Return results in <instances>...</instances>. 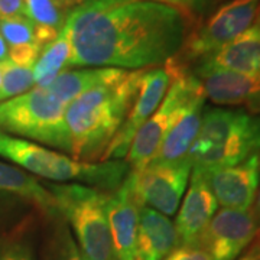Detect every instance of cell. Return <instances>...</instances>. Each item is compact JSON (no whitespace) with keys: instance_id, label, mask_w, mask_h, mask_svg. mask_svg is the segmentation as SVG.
Here are the masks:
<instances>
[{"instance_id":"5b68a950","label":"cell","mask_w":260,"mask_h":260,"mask_svg":"<svg viewBox=\"0 0 260 260\" xmlns=\"http://www.w3.org/2000/svg\"><path fill=\"white\" fill-rule=\"evenodd\" d=\"M65 110L67 106L56 95L34 87L28 93L0 102V132L71 153Z\"/></svg>"},{"instance_id":"f1b7e54d","label":"cell","mask_w":260,"mask_h":260,"mask_svg":"<svg viewBox=\"0 0 260 260\" xmlns=\"http://www.w3.org/2000/svg\"><path fill=\"white\" fill-rule=\"evenodd\" d=\"M26 16L23 0H0V18Z\"/></svg>"},{"instance_id":"484cf974","label":"cell","mask_w":260,"mask_h":260,"mask_svg":"<svg viewBox=\"0 0 260 260\" xmlns=\"http://www.w3.org/2000/svg\"><path fill=\"white\" fill-rule=\"evenodd\" d=\"M26 232L25 225H22L12 234L0 237V260H35L32 247L26 240Z\"/></svg>"},{"instance_id":"e0dca14e","label":"cell","mask_w":260,"mask_h":260,"mask_svg":"<svg viewBox=\"0 0 260 260\" xmlns=\"http://www.w3.org/2000/svg\"><path fill=\"white\" fill-rule=\"evenodd\" d=\"M205 94L201 91L186 104L184 112L178 117L172 129L162 142L158 153L150 162L158 164H182L189 160V150L194 145L201 127L204 114Z\"/></svg>"},{"instance_id":"cb8c5ba5","label":"cell","mask_w":260,"mask_h":260,"mask_svg":"<svg viewBox=\"0 0 260 260\" xmlns=\"http://www.w3.org/2000/svg\"><path fill=\"white\" fill-rule=\"evenodd\" d=\"M0 34L9 49L38 47L44 48L37 39V25L28 16L0 18Z\"/></svg>"},{"instance_id":"7402d4cb","label":"cell","mask_w":260,"mask_h":260,"mask_svg":"<svg viewBox=\"0 0 260 260\" xmlns=\"http://www.w3.org/2000/svg\"><path fill=\"white\" fill-rule=\"evenodd\" d=\"M23 3L26 16L38 28L51 29L58 34L64 29L71 9L78 5L68 0H23Z\"/></svg>"},{"instance_id":"d6a6232c","label":"cell","mask_w":260,"mask_h":260,"mask_svg":"<svg viewBox=\"0 0 260 260\" xmlns=\"http://www.w3.org/2000/svg\"><path fill=\"white\" fill-rule=\"evenodd\" d=\"M256 204H254V208H253V213H254V217H256V220H257V223H260V189L257 195H256Z\"/></svg>"},{"instance_id":"603a6c76","label":"cell","mask_w":260,"mask_h":260,"mask_svg":"<svg viewBox=\"0 0 260 260\" xmlns=\"http://www.w3.org/2000/svg\"><path fill=\"white\" fill-rule=\"evenodd\" d=\"M51 230L48 236V260H90L73 239L70 225L62 215L47 220Z\"/></svg>"},{"instance_id":"e575fe53","label":"cell","mask_w":260,"mask_h":260,"mask_svg":"<svg viewBox=\"0 0 260 260\" xmlns=\"http://www.w3.org/2000/svg\"><path fill=\"white\" fill-rule=\"evenodd\" d=\"M68 2H74V3H80L81 0H68Z\"/></svg>"},{"instance_id":"d6986e66","label":"cell","mask_w":260,"mask_h":260,"mask_svg":"<svg viewBox=\"0 0 260 260\" xmlns=\"http://www.w3.org/2000/svg\"><path fill=\"white\" fill-rule=\"evenodd\" d=\"M179 244L175 224L167 215L149 207H140L138 260H164Z\"/></svg>"},{"instance_id":"2e32d148","label":"cell","mask_w":260,"mask_h":260,"mask_svg":"<svg viewBox=\"0 0 260 260\" xmlns=\"http://www.w3.org/2000/svg\"><path fill=\"white\" fill-rule=\"evenodd\" d=\"M194 67L217 68L260 80V26L253 25L230 44Z\"/></svg>"},{"instance_id":"f546056e","label":"cell","mask_w":260,"mask_h":260,"mask_svg":"<svg viewBox=\"0 0 260 260\" xmlns=\"http://www.w3.org/2000/svg\"><path fill=\"white\" fill-rule=\"evenodd\" d=\"M240 260H260V230H257L253 242L249 244L247 250L240 257Z\"/></svg>"},{"instance_id":"ac0fdd59","label":"cell","mask_w":260,"mask_h":260,"mask_svg":"<svg viewBox=\"0 0 260 260\" xmlns=\"http://www.w3.org/2000/svg\"><path fill=\"white\" fill-rule=\"evenodd\" d=\"M0 192L18 197L25 204L30 205L45 220L59 217L56 201L45 184L39 182L22 168L0 160Z\"/></svg>"},{"instance_id":"8fae6325","label":"cell","mask_w":260,"mask_h":260,"mask_svg":"<svg viewBox=\"0 0 260 260\" xmlns=\"http://www.w3.org/2000/svg\"><path fill=\"white\" fill-rule=\"evenodd\" d=\"M257 224L253 210L223 208L215 213L198 244L211 260H237L253 242L259 230Z\"/></svg>"},{"instance_id":"9c48e42d","label":"cell","mask_w":260,"mask_h":260,"mask_svg":"<svg viewBox=\"0 0 260 260\" xmlns=\"http://www.w3.org/2000/svg\"><path fill=\"white\" fill-rule=\"evenodd\" d=\"M191 162H149L140 169H130L127 178L140 207H149L164 215L177 213L191 177Z\"/></svg>"},{"instance_id":"ba28073f","label":"cell","mask_w":260,"mask_h":260,"mask_svg":"<svg viewBox=\"0 0 260 260\" xmlns=\"http://www.w3.org/2000/svg\"><path fill=\"white\" fill-rule=\"evenodd\" d=\"M260 0H230L220 5L204 22L198 23L174 59L178 64L198 62L230 44L259 18Z\"/></svg>"},{"instance_id":"d590c367","label":"cell","mask_w":260,"mask_h":260,"mask_svg":"<svg viewBox=\"0 0 260 260\" xmlns=\"http://www.w3.org/2000/svg\"><path fill=\"white\" fill-rule=\"evenodd\" d=\"M257 25H259V26H260V15H259V23H257Z\"/></svg>"},{"instance_id":"52a82bcc","label":"cell","mask_w":260,"mask_h":260,"mask_svg":"<svg viewBox=\"0 0 260 260\" xmlns=\"http://www.w3.org/2000/svg\"><path fill=\"white\" fill-rule=\"evenodd\" d=\"M165 65L172 74L169 90L156 112L140 127L126 155V162L130 169L135 171L148 165L155 158L162 142L184 112L186 104L203 91L200 80L189 68L178 64L175 59L168 61Z\"/></svg>"},{"instance_id":"4fadbf2b","label":"cell","mask_w":260,"mask_h":260,"mask_svg":"<svg viewBox=\"0 0 260 260\" xmlns=\"http://www.w3.org/2000/svg\"><path fill=\"white\" fill-rule=\"evenodd\" d=\"M104 208L117 260H138L140 205L132 192L129 178L114 191L106 192Z\"/></svg>"},{"instance_id":"9a60e30c","label":"cell","mask_w":260,"mask_h":260,"mask_svg":"<svg viewBox=\"0 0 260 260\" xmlns=\"http://www.w3.org/2000/svg\"><path fill=\"white\" fill-rule=\"evenodd\" d=\"M191 184L184 195L175 220L181 244H198L201 234L217 213L218 203L205 178L191 171Z\"/></svg>"},{"instance_id":"6da1fadb","label":"cell","mask_w":260,"mask_h":260,"mask_svg":"<svg viewBox=\"0 0 260 260\" xmlns=\"http://www.w3.org/2000/svg\"><path fill=\"white\" fill-rule=\"evenodd\" d=\"M198 23L185 12L150 0H81L64 30L70 67L138 71L162 67L182 51Z\"/></svg>"},{"instance_id":"5bb4252c","label":"cell","mask_w":260,"mask_h":260,"mask_svg":"<svg viewBox=\"0 0 260 260\" xmlns=\"http://www.w3.org/2000/svg\"><path fill=\"white\" fill-rule=\"evenodd\" d=\"M205 99L217 106H243L247 113L260 116V80L217 68L194 67Z\"/></svg>"},{"instance_id":"83f0119b","label":"cell","mask_w":260,"mask_h":260,"mask_svg":"<svg viewBox=\"0 0 260 260\" xmlns=\"http://www.w3.org/2000/svg\"><path fill=\"white\" fill-rule=\"evenodd\" d=\"M164 260H211L200 244H179Z\"/></svg>"},{"instance_id":"30bf717a","label":"cell","mask_w":260,"mask_h":260,"mask_svg":"<svg viewBox=\"0 0 260 260\" xmlns=\"http://www.w3.org/2000/svg\"><path fill=\"white\" fill-rule=\"evenodd\" d=\"M171 81H172V74L167 65L142 70L139 90L133 102V106L117 135L112 140L110 146L106 150L102 162L120 160L126 158L130 145L140 127L150 119V116L156 112L159 104L165 99Z\"/></svg>"},{"instance_id":"d4e9b609","label":"cell","mask_w":260,"mask_h":260,"mask_svg":"<svg viewBox=\"0 0 260 260\" xmlns=\"http://www.w3.org/2000/svg\"><path fill=\"white\" fill-rule=\"evenodd\" d=\"M2 70V93L0 102L18 97L20 94L28 93L35 87L34 71L29 67H20L6 59L0 62Z\"/></svg>"},{"instance_id":"3957f363","label":"cell","mask_w":260,"mask_h":260,"mask_svg":"<svg viewBox=\"0 0 260 260\" xmlns=\"http://www.w3.org/2000/svg\"><path fill=\"white\" fill-rule=\"evenodd\" d=\"M0 158L16 164L30 175L56 184H83L110 192L121 185L130 172L126 160L81 162L62 152L0 132Z\"/></svg>"},{"instance_id":"8992f818","label":"cell","mask_w":260,"mask_h":260,"mask_svg":"<svg viewBox=\"0 0 260 260\" xmlns=\"http://www.w3.org/2000/svg\"><path fill=\"white\" fill-rule=\"evenodd\" d=\"M64 220L74 230L78 247L90 260H117L104 208L106 192L83 184H45Z\"/></svg>"},{"instance_id":"7a4b0ae2","label":"cell","mask_w":260,"mask_h":260,"mask_svg":"<svg viewBox=\"0 0 260 260\" xmlns=\"http://www.w3.org/2000/svg\"><path fill=\"white\" fill-rule=\"evenodd\" d=\"M140 74L142 70L127 71L120 80L95 87L67 106L65 120L73 158L102 162L133 106Z\"/></svg>"},{"instance_id":"44dd1931","label":"cell","mask_w":260,"mask_h":260,"mask_svg":"<svg viewBox=\"0 0 260 260\" xmlns=\"http://www.w3.org/2000/svg\"><path fill=\"white\" fill-rule=\"evenodd\" d=\"M71 55L73 49L70 39L64 30H61V34L54 41L42 48L37 62L32 68L35 87L45 88L61 71L70 68Z\"/></svg>"},{"instance_id":"1f68e13d","label":"cell","mask_w":260,"mask_h":260,"mask_svg":"<svg viewBox=\"0 0 260 260\" xmlns=\"http://www.w3.org/2000/svg\"><path fill=\"white\" fill-rule=\"evenodd\" d=\"M6 59H9V47L0 34V62H3Z\"/></svg>"},{"instance_id":"836d02e7","label":"cell","mask_w":260,"mask_h":260,"mask_svg":"<svg viewBox=\"0 0 260 260\" xmlns=\"http://www.w3.org/2000/svg\"><path fill=\"white\" fill-rule=\"evenodd\" d=\"M0 93H2V70H0Z\"/></svg>"},{"instance_id":"4316f807","label":"cell","mask_w":260,"mask_h":260,"mask_svg":"<svg viewBox=\"0 0 260 260\" xmlns=\"http://www.w3.org/2000/svg\"><path fill=\"white\" fill-rule=\"evenodd\" d=\"M150 2H158V3L174 6L185 12L197 23H200L203 18H205L207 15H211L217 9V5L221 0H150Z\"/></svg>"},{"instance_id":"7c38bea8","label":"cell","mask_w":260,"mask_h":260,"mask_svg":"<svg viewBox=\"0 0 260 260\" xmlns=\"http://www.w3.org/2000/svg\"><path fill=\"white\" fill-rule=\"evenodd\" d=\"M200 174L205 178L217 203L223 208L251 210L260 185V152L240 164Z\"/></svg>"},{"instance_id":"ffe728a7","label":"cell","mask_w":260,"mask_h":260,"mask_svg":"<svg viewBox=\"0 0 260 260\" xmlns=\"http://www.w3.org/2000/svg\"><path fill=\"white\" fill-rule=\"evenodd\" d=\"M127 71L120 68H107V67H85L81 70H70L67 68L56 75L55 78L47 85L48 91L56 95L65 106L73 103L84 93L100 87L104 84H112L121 77H124Z\"/></svg>"},{"instance_id":"4dcf8cb0","label":"cell","mask_w":260,"mask_h":260,"mask_svg":"<svg viewBox=\"0 0 260 260\" xmlns=\"http://www.w3.org/2000/svg\"><path fill=\"white\" fill-rule=\"evenodd\" d=\"M10 198H15V197H10V195L0 192V215L3 213H8L10 208H13L16 205L15 201L10 200Z\"/></svg>"},{"instance_id":"277c9868","label":"cell","mask_w":260,"mask_h":260,"mask_svg":"<svg viewBox=\"0 0 260 260\" xmlns=\"http://www.w3.org/2000/svg\"><path fill=\"white\" fill-rule=\"evenodd\" d=\"M260 152V116L244 110L207 109L189 150L194 171L208 172L240 164Z\"/></svg>"}]
</instances>
